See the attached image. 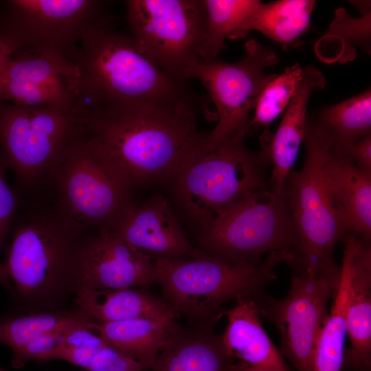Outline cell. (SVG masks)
<instances>
[{
	"instance_id": "obj_1",
	"label": "cell",
	"mask_w": 371,
	"mask_h": 371,
	"mask_svg": "<svg viewBox=\"0 0 371 371\" xmlns=\"http://www.w3.org/2000/svg\"><path fill=\"white\" fill-rule=\"evenodd\" d=\"M201 104L175 101L119 104L83 111L85 134L135 189L170 179L197 131Z\"/></svg>"
},
{
	"instance_id": "obj_2",
	"label": "cell",
	"mask_w": 371,
	"mask_h": 371,
	"mask_svg": "<svg viewBox=\"0 0 371 371\" xmlns=\"http://www.w3.org/2000/svg\"><path fill=\"white\" fill-rule=\"evenodd\" d=\"M87 234L53 202H34L18 211L4 261L12 284L10 313L69 308L81 287Z\"/></svg>"
},
{
	"instance_id": "obj_3",
	"label": "cell",
	"mask_w": 371,
	"mask_h": 371,
	"mask_svg": "<svg viewBox=\"0 0 371 371\" xmlns=\"http://www.w3.org/2000/svg\"><path fill=\"white\" fill-rule=\"evenodd\" d=\"M245 135L212 143L198 132L165 183L173 207L199 230L250 194L268 189V153L250 150Z\"/></svg>"
},
{
	"instance_id": "obj_4",
	"label": "cell",
	"mask_w": 371,
	"mask_h": 371,
	"mask_svg": "<svg viewBox=\"0 0 371 371\" xmlns=\"http://www.w3.org/2000/svg\"><path fill=\"white\" fill-rule=\"evenodd\" d=\"M73 60L79 71L82 110L170 102L192 94L186 83L167 76L133 36L113 25L86 32Z\"/></svg>"
},
{
	"instance_id": "obj_5",
	"label": "cell",
	"mask_w": 371,
	"mask_h": 371,
	"mask_svg": "<svg viewBox=\"0 0 371 371\" xmlns=\"http://www.w3.org/2000/svg\"><path fill=\"white\" fill-rule=\"evenodd\" d=\"M154 258L164 300L177 315L214 324L224 313L221 308L225 302L265 292V287L276 278L275 267L289 263L293 254L272 251L256 264L229 262L206 254L194 258Z\"/></svg>"
},
{
	"instance_id": "obj_6",
	"label": "cell",
	"mask_w": 371,
	"mask_h": 371,
	"mask_svg": "<svg viewBox=\"0 0 371 371\" xmlns=\"http://www.w3.org/2000/svg\"><path fill=\"white\" fill-rule=\"evenodd\" d=\"M303 167L291 171L284 184L300 246L288 263L295 273L340 276L333 260L336 244L350 234L344 214L327 184L324 161L330 146L314 121L307 120Z\"/></svg>"
},
{
	"instance_id": "obj_7",
	"label": "cell",
	"mask_w": 371,
	"mask_h": 371,
	"mask_svg": "<svg viewBox=\"0 0 371 371\" xmlns=\"http://www.w3.org/2000/svg\"><path fill=\"white\" fill-rule=\"evenodd\" d=\"M47 188L58 210L87 234L112 230L135 204L128 179L85 133L66 150Z\"/></svg>"
},
{
	"instance_id": "obj_8",
	"label": "cell",
	"mask_w": 371,
	"mask_h": 371,
	"mask_svg": "<svg viewBox=\"0 0 371 371\" xmlns=\"http://www.w3.org/2000/svg\"><path fill=\"white\" fill-rule=\"evenodd\" d=\"M85 133L80 109L0 102V159L23 194L47 188L66 150Z\"/></svg>"
},
{
	"instance_id": "obj_9",
	"label": "cell",
	"mask_w": 371,
	"mask_h": 371,
	"mask_svg": "<svg viewBox=\"0 0 371 371\" xmlns=\"http://www.w3.org/2000/svg\"><path fill=\"white\" fill-rule=\"evenodd\" d=\"M198 240L203 252L234 263H259L276 251L294 254L300 246L284 188L247 196L199 229Z\"/></svg>"
},
{
	"instance_id": "obj_10",
	"label": "cell",
	"mask_w": 371,
	"mask_h": 371,
	"mask_svg": "<svg viewBox=\"0 0 371 371\" xmlns=\"http://www.w3.org/2000/svg\"><path fill=\"white\" fill-rule=\"evenodd\" d=\"M125 5L131 36L167 76L186 83L201 58L203 0H128Z\"/></svg>"
},
{
	"instance_id": "obj_11",
	"label": "cell",
	"mask_w": 371,
	"mask_h": 371,
	"mask_svg": "<svg viewBox=\"0 0 371 371\" xmlns=\"http://www.w3.org/2000/svg\"><path fill=\"white\" fill-rule=\"evenodd\" d=\"M278 62V57L271 48L251 39L238 62L201 58L192 67L189 78L201 81L216 109L218 123L207 133L209 142L217 143L247 133L249 114L262 89L275 76L265 70Z\"/></svg>"
},
{
	"instance_id": "obj_12",
	"label": "cell",
	"mask_w": 371,
	"mask_h": 371,
	"mask_svg": "<svg viewBox=\"0 0 371 371\" xmlns=\"http://www.w3.org/2000/svg\"><path fill=\"white\" fill-rule=\"evenodd\" d=\"M0 27L21 49H49L71 58L89 30L112 25L109 2L95 0H12Z\"/></svg>"
},
{
	"instance_id": "obj_13",
	"label": "cell",
	"mask_w": 371,
	"mask_h": 371,
	"mask_svg": "<svg viewBox=\"0 0 371 371\" xmlns=\"http://www.w3.org/2000/svg\"><path fill=\"white\" fill-rule=\"evenodd\" d=\"M339 280L327 275L295 273L285 297L276 299L265 292L255 297L260 315L276 327L282 353L297 371H312L328 304Z\"/></svg>"
},
{
	"instance_id": "obj_14",
	"label": "cell",
	"mask_w": 371,
	"mask_h": 371,
	"mask_svg": "<svg viewBox=\"0 0 371 371\" xmlns=\"http://www.w3.org/2000/svg\"><path fill=\"white\" fill-rule=\"evenodd\" d=\"M3 101L27 106L78 109V67L72 58L55 50L20 49L3 75L0 102Z\"/></svg>"
},
{
	"instance_id": "obj_15",
	"label": "cell",
	"mask_w": 371,
	"mask_h": 371,
	"mask_svg": "<svg viewBox=\"0 0 371 371\" xmlns=\"http://www.w3.org/2000/svg\"><path fill=\"white\" fill-rule=\"evenodd\" d=\"M81 274V287L89 289L137 288L157 283L155 258L109 229L85 236Z\"/></svg>"
},
{
	"instance_id": "obj_16",
	"label": "cell",
	"mask_w": 371,
	"mask_h": 371,
	"mask_svg": "<svg viewBox=\"0 0 371 371\" xmlns=\"http://www.w3.org/2000/svg\"><path fill=\"white\" fill-rule=\"evenodd\" d=\"M110 231L153 258H194L205 254L190 244L172 203L161 194L135 203Z\"/></svg>"
},
{
	"instance_id": "obj_17",
	"label": "cell",
	"mask_w": 371,
	"mask_h": 371,
	"mask_svg": "<svg viewBox=\"0 0 371 371\" xmlns=\"http://www.w3.org/2000/svg\"><path fill=\"white\" fill-rule=\"evenodd\" d=\"M350 347L344 351L342 370L371 368V247L370 239L355 234L352 274L346 311Z\"/></svg>"
},
{
	"instance_id": "obj_18",
	"label": "cell",
	"mask_w": 371,
	"mask_h": 371,
	"mask_svg": "<svg viewBox=\"0 0 371 371\" xmlns=\"http://www.w3.org/2000/svg\"><path fill=\"white\" fill-rule=\"evenodd\" d=\"M326 80L323 74L311 66L302 67L301 77L293 96L274 134L262 146L273 165L269 180L271 189L281 192L296 161L304 141L307 124V106L313 91L323 89Z\"/></svg>"
},
{
	"instance_id": "obj_19",
	"label": "cell",
	"mask_w": 371,
	"mask_h": 371,
	"mask_svg": "<svg viewBox=\"0 0 371 371\" xmlns=\"http://www.w3.org/2000/svg\"><path fill=\"white\" fill-rule=\"evenodd\" d=\"M255 297L238 298L232 308L225 311L227 325L221 338L225 349L231 357L247 365L267 371H289L262 327Z\"/></svg>"
},
{
	"instance_id": "obj_20",
	"label": "cell",
	"mask_w": 371,
	"mask_h": 371,
	"mask_svg": "<svg viewBox=\"0 0 371 371\" xmlns=\"http://www.w3.org/2000/svg\"><path fill=\"white\" fill-rule=\"evenodd\" d=\"M330 193L342 212L349 232L370 239L371 173L357 167L344 155L328 148L324 161Z\"/></svg>"
},
{
	"instance_id": "obj_21",
	"label": "cell",
	"mask_w": 371,
	"mask_h": 371,
	"mask_svg": "<svg viewBox=\"0 0 371 371\" xmlns=\"http://www.w3.org/2000/svg\"><path fill=\"white\" fill-rule=\"evenodd\" d=\"M213 324L179 328L156 356L150 371H226L232 358Z\"/></svg>"
},
{
	"instance_id": "obj_22",
	"label": "cell",
	"mask_w": 371,
	"mask_h": 371,
	"mask_svg": "<svg viewBox=\"0 0 371 371\" xmlns=\"http://www.w3.org/2000/svg\"><path fill=\"white\" fill-rule=\"evenodd\" d=\"M74 306L97 322H114L142 317L175 319L177 315L164 300L137 288L89 289L80 288Z\"/></svg>"
},
{
	"instance_id": "obj_23",
	"label": "cell",
	"mask_w": 371,
	"mask_h": 371,
	"mask_svg": "<svg viewBox=\"0 0 371 371\" xmlns=\"http://www.w3.org/2000/svg\"><path fill=\"white\" fill-rule=\"evenodd\" d=\"M316 1L280 0L259 1L228 38H243L251 30L261 32L286 48L297 46L306 32Z\"/></svg>"
},
{
	"instance_id": "obj_24",
	"label": "cell",
	"mask_w": 371,
	"mask_h": 371,
	"mask_svg": "<svg viewBox=\"0 0 371 371\" xmlns=\"http://www.w3.org/2000/svg\"><path fill=\"white\" fill-rule=\"evenodd\" d=\"M179 328L174 319L166 317L95 322L90 326L108 344L142 362L146 368Z\"/></svg>"
},
{
	"instance_id": "obj_25",
	"label": "cell",
	"mask_w": 371,
	"mask_h": 371,
	"mask_svg": "<svg viewBox=\"0 0 371 371\" xmlns=\"http://www.w3.org/2000/svg\"><path fill=\"white\" fill-rule=\"evenodd\" d=\"M355 238L354 234H348L342 240L344 249L339 280L317 339L312 371H341Z\"/></svg>"
},
{
	"instance_id": "obj_26",
	"label": "cell",
	"mask_w": 371,
	"mask_h": 371,
	"mask_svg": "<svg viewBox=\"0 0 371 371\" xmlns=\"http://www.w3.org/2000/svg\"><path fill=\"white\" fill-rule=\"evenodd\" d=\"M93 322L76 306L66 310L9 313L0 317V342L13 352L40 335L77 326L90 328Z\"/></svg>"
},
{
	"instance_id": "obj_27",
	"label": "cell",
	"mask_w": 371,
	"mask_h": 371,
	"mask_svg": "<svg viewBox=\"0 0 371 371\" xmlns=\"http://www.w3.org/2000/svg\"><path fill=\"white\" fill-rule=\"evenodd\" d=\"M315 122L327 137L331 149L337 152L370 135V89L324 108Z\"/></svg>"
},
{
	"instance_id": "obj_28",
	"label": "cell",
	"mask_w": 371,
	"mask_h": 371,
	"mask_svg": "<svg viewBox=\"0 0 371 371\" xmlns=\"http://www.w3.org/2000/svg\"><path fill=\"white\" fill-rule=\"evenodd\" d=\"M260 1L203 0L206 19L201 58H217L226 38Z\"/></svg>"
},
{
	"instance_id": "obj_29",
	"label": "cell",
	"mask_w": 371,
	"mask_h": 371,
	"mask_svg": "<svg viewBox=\"0 0 371 371\" xmlns=\"http://www.w3.org/2000/svg\"><path fill=\"white\" fill-rule=\"evenodd\" d=\"M302 67L299 63L287 67L265 85L254 107V115L248 124V131L254 126L265 127L263 133L269 132V126L288 106L301 77Z\"/></svg>"
},
{
	"instance_id": "obj_30",
	"label": "cell",
	"mask_w": 371,
	"mask_h": 371,
	"mask_svg": "<svg viewBox=\"0 0 371 371\" xmlns=\"http://www.w3.org/2000/svg\"><path fill=\"white\" fill-rule=\"evenodd\" d=\"M81 368L85 371H143L146 368L142 362L110 346L100 337L86 348Z\"/></svg>"
},
{
	"instance_id": "obj_31",
	"label": "cell",
	"mask_w": 371,
	"mask_h": 371,
	"mask_svg": "<svg viewBox=\"0 0 371 371\" xmlns=\"http://www.w3.org/2000/svg\"><path fill=\"white\" fill-rule=\"evenodd\" d=\"M69 329L48 332L32 339L12 352V366L14 368H21L30 361H49L50 355Z\"/></svg>"
},
{
	"instance_id": "obj_32",
	"label": "cell",
	"mask_w": 371,
	"mask_h": 371,
	"mask_svg": "<svg viewBox=\"0 0 371 371\" xmlns=\"http://www.w3.org/2000/svg\"><path fill=\"white\" fill-rule=\"evenodd\" d=\"M5 168L0 159V248L6 252L21 201L17 190H14L7 182Z\"/></svg>"
},
{
	"instance_id": "obj_33",
	"label": "cell",
	"mask_w": 371,
	"mask_h": 371,
	"mask_svg": "<svg viewBox=\"0 0 371 371\" xmlns=\"http://www.w3.org/2000/svg\"><path fill=\"white\" fill-rule=\"evenodd\" d=\"M335 152L345 155L360 169L371 173L370 135L354 142L341 151Z\"/></svg>"
},
{
	"instance_id": "obj_34",
	"label": "cell",
	"mask_w": 371,
	"mask_h": 371,
	"mask_svg": "<svg viewBox=\"0 0 371 371\" xmlns=\"http://www.w3.org/2000/svg\"><path fill=\"white\" fill-rule=\"evenodd\" d=\"M21 49L18 41L0 27V72H4L13 55Z\"/></svg>"
},
{
	"instance_id": "obj_35",
	"label": "cell",
	"mask_w": 371,
	"mask_h": 371,
	"mask_svg": "<svg viewBox=\"0 0 371 371\" xmlns=\"http://www.w3.org/2000/svg\"><path fill=\"white\" fill-rule=\"evenodd\" d=\"M0 250H2L0 248ZM0 284L3 286L9 292L11 293L12 284L8 278L4 262H0Z\"/></svg>"
},
{
	"instance_id": "obj_36",
	"label": "cell",
	"mask_w": 371,
	"mask_h": 371,
	"mask_svg": "<svg viewBox=\"0 0 371 371\" xmlns=\"http://www.w3.org/2000/svg\"><path fill=\"white\" fill-rule=\"evenodd\" d=\"M234 371H267L259 368L251 366L245 363L240 365Z\"/></svg>"
},
{
	"instance_id": "obj_37",
	"label": "cell",
	"mask_w": 371,
	"mask_h": 371,
	"mask_svg": "<svg viewBox=\"0 0 371 371\" xmlns=\"http://www.w3.org/2000/svg\"><path fill=\"white\" fill-rule=\"evenodd\" d=\"M0 371H8V370L3 369V368H1V367L0 366ZM82 371H85V370H82Z\"/></svg>"
},
{
	"instance_id": "obj_38",
	"label": "cell",
	"mask_w": 371,
	"mask_h": 371,
	"mask_svg": "<svg viewBox=\"0 0 371 371\" xmlns=\"http://www.w3.org/2000/svg\"><path fill=\"white\" fill-rule=\"evenodd\" d=\"M226 371H231V370H229V368H228V369H227Z\"/></svg>"
}]
</instances>
